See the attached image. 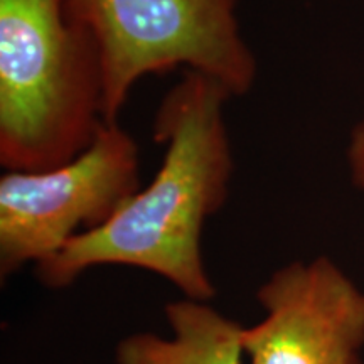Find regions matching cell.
Masks as SVG:
<instances>
[{
    "mask_svg": "<svg viewBox=\"0 0 364 364\" xmlns=\"http://www.w3.org/2000/svg\"><path fill=\"white\" fill-rule=\"evenodd\" d=\"M172 338L152 332L125 336L117 364H243L245 327L208 302L182 297L166 306Z\"/></svg>",
    "mask_w": 364,
    "mask_h": 364,
    "instance_id": "8992f818",
    "label": "cell"
},
{
    "mask_svg": "<svg viewBox=\"0 0 364 364\" xmlns=\"http://www.w3.org/2000/svg\"><path fill=\"white\" fill-rule=\"evenodd\" d=\"M351 364H364V363L361 361V358H358V359H356V361H353Z\"/></svg>",
    "mask_w": 364,
    "mask_h": 364,
    "instance_id": "ba28073f",
    "label": "cell"
},
{
    "mask_svg": "<svg viewBox=\"0 0 364 364\" xmlns=\"http://www.w3.org/2000/svg\"><path fill=\"white\" fill-rule=\"evenodd\" d=\"M140 189V150L120 122H105L83 152L46 171L0 177V275L44 262L108 223Z\"/></svg>",
    "mask_w": 364,
    "mask_h": 364,
    "instance_id": "277c9868",
    "label": "cell"
},
{
    "mask_svg": "<svg viewBox=\"0 0 364 364\" xmlns=\"http://www.w3.org/2000/svg\"><path fill=\"white\" fill-rule=\"evenodd\" d=\"M346 159H348L349 176H351L354 188L364 198V118L353 127L349 134Z\"/></svg>",
    "mask_w": 364,
    "mask_h": 364,
    "instance_id": "52a82bcc",
    "label": "cell"
},
{
    "mask_svg": "<svg viewBox=\"0 0 364 364\" xmlns=\"http://www.w3.org/2000/svg\"><path fill=\"white\" fill-rule=\"evenodd\" d=\"M98 48L63 0H0V164L46 171L105 124Z\"/></svg>",
    "mask_w": 364,
    "mask_h": 364,
    "instance_id": "7a4b0ae2",
    "label": "cell"
},
{
    "mask_svg": "<svg viewBox=\"0 0 364 364\" xmlns=\"http://www.w3.org/2000/svg\"><path fill=\"white\" fill-rule=\"evenodd\" d=\"M98 48L105 120L118 122L140 80L201 73L231 97L253 90L258 61L241 31L240 0H63Z\"/></svg>",
    "mask_w": 364,
    "mask_h": 364,
    "instance_id": "3957f363",
    "label": "cell"
},
{
    "mask_svg": "<svg viewBox=\"0 0 364 364\" xmlns=\"http://www.w3.org/2000/svg\"><path fill=\"white\" fill-rule=\"evenodd\" d=\"M265 317L245 327L250 364H351L364 346V292L329 257L292 262L257 290Z\"/></svg>",
    "mask_w": 364,
    "mask_h": 364,
    "instance_id": "5b68a950",
    "label": "cell"
},
{
    "mask_svg": "<svg viewBox=\"0 0 364 364\" xmlns=\"http://www.w3.org/2000/svg\"><path fill=\"white\" fill-rule=\"evenodd\" d=\"M233 98L201 73L184 71L154 117L164 145L157 174L103 226L75 236L61 252L34 265L48 289H65L100 265L157 273L188 299L216 295L203 260L201 236L226 204L235 161L226 124Z\"/></svg>",
    "mask_w": 364,
    "mask_h": 364,
    "instance_id": "6da1fadb",
    "label": "cell"
}]
</instances>
